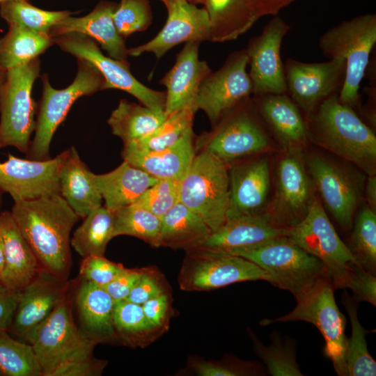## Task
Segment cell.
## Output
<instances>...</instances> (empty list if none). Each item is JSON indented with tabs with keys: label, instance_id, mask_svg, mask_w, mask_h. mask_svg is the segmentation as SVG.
Instances as JSON below:
<instances>
[{
	"label": "cell",
	"instance_id": "obj_28",
	"mask_svg": "<svg viewBox=\"0 0 376 376\" xmlns=\"http://www.w3.org/2000/svg\"><path fill=\"white\" fill-rule=\"evenodd\" d=\"M0 236L4 255L0 283L19 292L36 275L40 269L39 264L10 212L0 213Z\"/></svg>",
	"mask_w": 376,
	"mask_h": 376
},
{
	"label": "cell",
	"instance_id": "obj_1",
	"mask_svg": "<svg viewBox=\"0 0 376 376\" xmlns=\"http://www.w3.org/2000/svg\"><path fill=\"white\" fill-rule=\"evenodd\" d=\"M12 217L40 268L67 280L72 258L70 233L79 217L60 194L14 202Z\"/></svg>",
	"mask_w": 376,
	"mask_h": 376
},
{
	"label": "cell",
	"instance_id": "obj_3",
	"mask_svg": "<svg viewBox=\"0 0 376 376\" xmlns=\"http://www.w3.org/2000/svg\"><path fill=\"white\" fill-rule=\"evenodd\" d=\"M376 43V15L366 13L343 21L324 32L319 47L329 59L345 61V72L339 100L352 108L359 105V87Z\"/></svg>",
	"mask_w": 376,
	"mask_h": 376
},
{
	"label": "cell",
	"instance_id": "obj_13",
	"mask_svg": "<svg viewBox=\"0 0 376 376\" xmlns=\"http://www.w3.org/2000/svg\"><path fill=\"white\" fill-rule=\"evenodd\" d=\"M301 148H288L279 158L275 192L265 212L281 228L289 230L306 215L315 194Z\"/></svg>",
	"mask_w": 376,
	"mask_h": 376
},
{
	"label": "cell",
	"instance_id": "obj_9",
	"mask_svg": "<svg viewBox=\"0 0 376 376\" xmlns=\"http://www.w3.org/2000/svg\"><path fill=\"white\" fill-rule=\"evenodd\" d=\"M40 71L38 57L7 70L0 88V148L12 146L27 153L38 108L32 88Z\"/></svg>",
	"mask_w": 376,
	"mask_h": 376
},
{
	"label": "cell",
	"instance_id": "obj_52",
	"mask_svg": "<svg viewBox=\"0 0 376 376\" xmlns=\"http://www.w3.org/2000/svg\"><path fill=\"white\" fill-rule=\"evenodd\" d=\"M170 304L169 295L164 292L141 304L147 319L157 330L168 324Z\"/></svg>",
	"mask_w": 376,
	"mask_h": 376
},
{
	"label": "cell",
	"instance_id": "obj_19",
	"mask_svg": "<svg viewBox=\"0 0 376 376\" xmlns=\"http://www.w3.org/2000/svg\"><path fill=\"white\" fill-rule=\"evenodd\" d=\"M69 287L68 280L59 279L40 269L31 282L19 291L8 331L31 344L37 330L69 290Z\"/></svg>",
	"mask_w": 376,
	"mask_h": 376
},
{
	"label": "cell",
	"instance_id": "obj_7",
	"mask_svg": "<svg viewBox=\"0 0 376 376\" xmlns=\"http://www.w3.org/2000/svg\"><path fill=\"white\" fill-rule=\"evenodd\" d=\"M68 291L37 330L31 345L42 376H56L71 363L93 357L97 342L86 337L75 323Z\"/></svg>",
	"mask_w": 376,
	"mask_h": 376
},
{
	"label": "cell",
	"instance_id": "obj_32",
	"mask_svg": "<svg viewBox=\"0 0 376 376\" xmlns=\"http://www.w3.org/2000/svg\"><path fill=\"white\" fill-rule=\"evenodd\" d=\"M210 22V41L224 42L246 33L258 18L249 0H204Z\"/></svg>",
	"mask_w": 376,
	"mask_h": 376
},
{
	"label": "cell",
	"instance_id": "obj_56",
	"mask_svg": "<svg viewBox=\"0 0 376 376\" xmlns=\"http://www.w3.org/2000/svg\"><path fill=\"white\" fill-rule=\"evenodd\" d=\"M366 199L368 203V206L375 210L376 207V177L375 175H369L366 188Z\"/></svg>",
	"mask_w": 376,
	"mask_h": 376
},
{
	"label": "cell",
	"instance_id": "obj_25",
	"mask_svg": "<svg viewBox=\"0 0 376 376\" xmlns=\"http://www.w3.org/2000/svg\"><path fill=\"white\" fill-rule=\"evenodd\" d=\"M270 167L265 158L235 166L230 171V202L226 219L263 212L270 190Z\"/></svg>",
	"mask_w": 376,
	"mask_h": 376
},
{
	"label": "cell",
	"instance_id": "obj_17",
	"mask_svg": "<svg viewBox=\"0 0 376 376\" xmlns=\"http://www.w3.org/2000/svg\"><path fill=\"white\" fill-rule=\"evenodd\" d=\"M290 29L288 24L275 15L261 33L249 40L245 50L253 95L288 93L281 46Z\"/></svg>",
	"mask_w": 376,
	"mask_h": 376
},
{
	"label": "cell",
	"instance_id": "obj_2",
	"mask_svg": "<svg viewBox=\"0 0 376 376\" xmlns=\"http://www.w3.org/2000/svg\"><path fill=\"white\" fill-rule=\"evenodd\" d=\"M338 93L323 100L307 115L309 140L373 175L376 166V136L353 108L342 103Z\"/></svg>",
	"mask_w": 376,
	"mask_h": 376
},
{
	"label": "cell",
	"instance_id": "obj_21",
	"mask_svg": "<svg viewBox=\"0 0 376 376\" xmlns=\"http://www.w3.org/2000/svg\"><path fill=\"white\" fill-rule=\"evenodd\" d=\"M166 22L150 40L128 49V55L152 53L160 59L176 45L191 41H210V22L205 9L185 0H174L166 6Z\"/></svg>",
	"mask_w": 376,
	"mask_h": 376
},
{
	"label": "cell",
	"instance_id": "obj_45",
	"mask_svg": "<svg viewBox=\"0 0 376 376\" xmlns=\"http://www.w3.org/2000/svg\"><path fill=\"white\" fill-rule=\"evenodd\" d=\"M118 33L124 38L146 31L152 24V12L148 0H120L113 14Z\"/></svg>",
	"mask_w": 376,
	"mask_h": 376
},
{
	"label": "cell",
	"instance_id": "obj_38",
	"mask_svg": "<svg viewBox=\"0 0 376 376\" xmlns=\"http://www.w3.org/2000/svg\"><path fill=\"white\" fill-rule=\"evenodd\" d=\"M114 237L130 235L137 237L153 247L160 246L161 219L133 203L113 211Z\"/></svg>",
	"mask_w": 376,
	"mask_h": 376
},
{
	"label": "cell",
	"instance_id": "obj_36",
	"mask_svg": "<svg viewBox=\"0 0 376 376\" xmlns=\"http://www.w3.org/2000/svg\"><path fill=\"white\" fill-rule=\"evenodd\" d=\"M113 211L104 205L87 214L70 238V246L81 257L104 256L109 242L114 237Z\"/></svg>",
	"mask_w": 376,
	"mask_h": 376
},
{
	"label": "cell",
	"instance_id": "obj_26",
	"mask_svg": "<svg viewBox=\"0 0 376 376\" xmlns=\"http://www.w3.org/2000/svg\"><path fill=\"white\" fill-rule=\"evenodd\" d=\"M194 138L191 128L175 144L165 149L142 151L126 143L121 154L124 161L157 180L181 182L196 155Z\"/></svg>",
	"mask_w": 376,
	"mask_h": 376
},
{
	"label": "cell",
	"instance_id": "obj_23",
	"mask_svg": "<svg viewBox=\"0 0 376 376\" xmlns=\"http://www.w3.org/2000/svg\"><path fill=\"white\" fill-rule=\"evenodd\" d=\"M288 230L274 224L265 212L241 215L227 219L198 247L232 254L286 235Z\"/></svg>",
	"mask_w": 376,
	"mask_h": 376
},
{
	"label": "cell",
	"instance_id": "obj_37",
	"mask_svg": "<svg viewBox=\"0 0 376 376\" xmlns=\"http://www.w3.org/2000/svg\"><path fill=\"white\" fill-rule=\"evenodd\" d=\"M357 302L346 290L344 291L342 303L352 325V335L350 338H347L345 354L347 376H375L376 362L368 352L366 340V335L369 331L359 320Z\"/></svg>",
	"mask_w": 376,
	"mask_h": 376
},
{
	"label": "cell",
	"instance_id": "obj_58",
	"mask_svg": "<svg viewBox=\"0 0 376 376\" xmlns=\"http://www.w3.org/2000/svg\"><path fill=\"white\" fill-rule=\"evenodd\" d=\"M164 5L165 6H166L167 5H169L171 2L173 1L174 0H160ZM191 3H193V4H195V5H199V4H201L203 5V1L204 0H185Z\"/></svg>",
	"mask_w": 376,
	"mask_h": 376
},
{
	"label": "cell",
	"instance_id": "obj_6",
	"mask_svg": "<svg viewBox=\"0 0 376 376\" xmlns=\"http://www.w3.org/2000/svg\"><path fill=\"white\" fill-rule=\"evenodd\" d=\"M334 290L329 278L323 277L296 299L297 304L290 313L274 320L265 319L260 324L292 321H304L314 324L324 339V356L331 361L338 375L347 376L346 319L338 308Z\"/></svg>",
	"mask_w": 376,
	"mask_h": 376
},
{
	"label": "cell",
	"instance_id": "obj_41",
	"mask_svg": "<svg viewBox=\"0 0 376 376\" xmlns=\"http://www.w3.org/2000/svg\"><path fill=\"white\" fill-rule=\"evenodd\" d=\"M70 15L68 10H42L28 1L0 3V15L8 26L15 25L47 35L55 24Z\"/></svg>",
	"mask_w": 376,
	"mask_h": 376
},
{
	"label": "cell",
	"instance_id": "obj_55",
	"mask_svg": "<svg viewBox=\"0 0 376 376\" xmlns=\"http://www.w3.org/2000/svg\"><path fill=\"white\" fill-rule=\"evenodd\" d=\"M253 12L259 19L266 15H277L284 8L297 0H249Z\"/></svg>",
	"mask_w": 376,
	"mask_h": 376
},
{
	"label": "cell",
	"instance_id": "obj_20",
	"mask_svg": "<svg viewBox=\"0 0 376 376\" xmlns=\"http://www.w3.org/2000/svg\"><path fill=\"white\" fill-rule=\"evenodd\" d=\"M65 151L53 159L33 160L8 154L0 162V191L14 202L60 194L59 173Z\"/></svg>",
	"mask_w": 376,
	"mask_h": 376
},
{
	"label": "cell",
	"instance_id": "obj_33",
	"mask_svg": "<svg viewBox=\"0 0 376 376\" xmlns=\"http://www.w3.org/2000/svg\"><path fill=\"white\" fill-rule=\"evenodd\" d=\"M211 233L202 218L179 201L161 218L160 246L187 251L199 246Z\"/></svg>",
	"mask_w": 376,
	"mask_h": 376
},
{
	"label": "cell",
	"instance_id": "obj_30",
	"mask_svg": "<svg viewBox=\"0 0 376 376\" xmlns=\"http://www.w3.org/2000/svg\"><path fill=\"white\" fill-rule=\"evenodd\" d=\"M93 174L75 147L65 150L59 173L60 195L82 219L102 205V198Z\"/></svg>",
	"mask_w": 376,
	"mask_h": 376
},
{
	"label": "cell",
	"instance_id": "obj_12",
	"mask_svg": "<svg viewBox=\"0 0 376 376\" xmlns=\"http://www.w3.org/2000/svg\"><path fill=\"white\" fill-rule=\"evenodd\" d=\"M186 251L178 276L182 290H212L247 281L269 282V276L264 269L242 257L202 247Z\"/></svg>",
	"mask_w": 376,
	"mask_h": 376
},
{
	"label": "cell",
	"instance_id": "obj_59",
	"mask_svg": "<svg viewBox=\"0 0 376 376\" xmlns=\"http://www.w3.org/2000/svg\"><path fill=\"white\" fill-rule=\"evenodd\" d=\"M7 70H4L2 67L0 66V88L5 81L6 77Z\"/></svg>",
	"mask_w": 376,
	"mask_h": 376
},
{
	"label": "cell",
	"instance_id": "obj_47",
	"mask_svg": "<svg viewBox=\"0 0 376 376\" xmlns=\"http://www.w3.org/2000/svg\"><path fill=\"white\" fill-rule=\"evenodd\" d=\"M124 268L123 265L111 261L104 256H88L81 260L79 274L82 280L104 287Z\"/></svg>",
	"mask_w": 376,
	"mask_h": 376
},
{
	"label": "cell",
	"instance_id": "obj_4",
	"mask_svg": "<svg viewBox=\"0 0 376 376\" xmlns=\"http://www.w3.org/2000/svg\"><path fill=\"white\" fill-rule=\"evenodd\" d=\"M255 263L269 276L272 285L290 292L297 299L319 279L329 277L324 264L287 235L232 253Z\"/></svg>",
	"mask_w": 376,
	"mask_h": 376
},
{
	"label": "cell",
	"instance_id": "obj_18",
	"mask_svg": "<svg viewBox=\"0 0 376 376\" xmlns=\"http://www.w3.org/2000/svg\"><path fill=\"white\" fill-rule=\"evenodd\" d=\"M287 91L306 115L331 95L338 93L343 84L345 61L306 63L291 58L284 63Z\"/></svg>",
	"mask_w": 376,
	"mask_h": 376
},
{
	"label": "cell",
	"instance_id": "obj_8",
	"mask_svg": "<svg viewBox=\"0 0 376 376\" xmlns=\"http://www.w3.org/2000/svg\"><path fill=\"white\" fill-rule=\"evenodd\" d=\"M179 201L196 213L211 229L226 220L230 202L227 165L203 150L196 155L180 182Z\"/></svg>",
	"mask_w": 376,
	"mask_h": 376
},
{
	"label": "cell",
	"instance_id": "obj_16",
	"mask_svg": "<svg viewBox=\"0 0 376 376\" xmlns=\"http://www.w3.org/2000/svg\"><path fill=\"white\" fill-rule=\"evenodd\" d=\"M308 173L325 207L345 230L352 228L363 196L361 178L345 166L318 154L305 157Z\"/></svg>",
	"mask_w": 376,
	"mask_h": 376
},
{
	"label": "cell",
	"instance_id": "obj_35",
	"mask_svg": "<svg viewBox=\"0 0 376 376\" xmlns=\"http://www.w3.org/2000/svg\"><path fill=\"white\" fill-rule=\"evenodd\" d=\"M53 44L52 38L47 34L9 25L6 34L0 38V66L8 70L24 65Z\"/></svg>",
	"mask_w": 376,
	"mask_h": 376
},
{
	"label": "cell",
	"instance_id": "obj_48",
	"mask_svg": "<svg viewBox=\"0 0 376 376\" xmlns=\"http://www.w3.org/2000/svg\"><path fill=\"white\" fill-rule=\"evenodd\" d=\"M191 368L200 376H241L261 375L256 364L246 362H191Z\"/></svg>",
	"mask_w": 376,
	"mask_h": 376
},
{
	"label": "cell",
	"instance_id": "obj_27",
	"mask_svg": "<svg viewBox=\"0 0 376 376\" xmlns=\"http://www.w3.org/2000/svg\"><path fill=\"white\" fill-rule=\"evenodd\" d=\"M252 99L262 120L285 149L306 145L309 140L306 120L288 93L258 95Z\"/></svg>",
	"mask_w": 376,
	"mask_h": 376
},
{
	"label": "cell",
	"instance_id": "obj_57",
	"mask_svg": "<svg viewBox=\"0 0 376 376\" xmlns=\"http://www.w3.org/2000/svg\"><path fill=\"white\" fill-rule=\"evenodd\" d=\"M3 266H4L3 248L2 239L0 236V279L1 277L2 272H3Z\"/></svg>",
	"mask_w": 376,
	"mask_h": 376
},
{
	"label": "cell",
	"instance_id": "obj_29",
	"mask_svg": "<svg viewBox=\"0 0 376 376\" xmlns=\"http://www.w3.org/2000/svg\"><path fill=\"white\" fill-rule=\"evenodd\" d=\"M80 330L97 343L117 338L113 322L115 301L104 287L82 280L75 299Z\"/></svg>",
	"mask_w": 376,
	"mask_h": 376
},
{
	"label": "cell",
	"instance_id": "obj_5",
	"mask_svg": "<svg viewBox=\"0 0 376 376\" xmlns=\"http://www.w3.org/2000/svg\"><path fill=\"white\" fill-rule=\"evenodd\" d=\"M77 73L74 81L64 89L53 88L47 74L41 76L42 97L38 106L34 136L30 142L27 159H50L49 147L54 134L73 103L82 96L102 91L104 80L97 69L81 58H77Z\"/></svg>",
	"mask_w": 376,
	"mask_h": 376
},
{
	"label": "cell",
	"instance_id": "obj_61",
	"mask_svg": "<svg viewBox=\"0 0 376 376\" xmlns=\"http://www.w3.org/2000/svg\"><path fill=\"white\" fill-rule=\"evenodd\" d=\"M0 192H1V191H0ZM0 203H1V194H0Z\"/></svg>",
	"mask_w": 376,
	"mask_h": 376
},
{
	"label": "cell",
	"instance_id": "obj_51",
	"mask_svg": "<svg viewBox=\"0 0 376 376\" xmlns=\"http://www.w3.org/2000/svg\"><path fill=\"white\" fill-rule=\"evenodd\" d=\"M146 267L124 268L111 282L104 286L114 301L126 299Z\"/></svg>",
	"mask_w": 376,
	"mask_h": 376
},
{
	"label": "cell",
	"instance_id": "obj_34",
	"mask_svg": "<svg viewBox=\"0 0 376 376\" xmlns=\"http://www.w3.org/2000/svg\"><path fill=\"white\" fill-rule=\"evenodd\" d=\"M166 118L164 111L152 109L122 99L111 112L107 123L112 134L125 143L150 134Z\"/></svg>",
	"mask_w": 376,
	"mask_h": 376
},
{
	"label": "cell",
	"instance_id": "obj_22",
	"mask_svg": "<svg viewBox=\"0 0 376 376\" xmlns=\"http://www.w3.org/2000/svg\"><path fill=\"white\" fill-rule=\"evenodd\" d=\"M200 44L197 41L186 42L176 56L173 66L159 81L166 88V116L186 107L195 108L200 84L212 72L207 63L199 59Z\"/></svg>",
	"mask_w": 376,
	"mask_h": 376
},
{
	"label": "cell",
	"instance_id": "obj_24",
	"mask_svg": "<svg viewBox=\"0 0 376 376\" xmlns=\"http://www.w3.org/2000/svg\"><path fill=\"white\" fill-rule=\"evenodd\" d=\"M117 6V3L102 1L85 16L75 17L70 15L55 24L49 36L53 38L68 33H82L93 39L111 58L127 62L125 39L118 33L113 20Z\"/></svg>",
	"mask_w": 376,
	"mask_h": 376
},
{
	"label": "cell",
	"instance_id": "obj_60",
	"mask_svg": "<svg viewBox=\"0 0 376 376\" xmlns=\"http://www.w3.org/2000/svg\"><path fill=\"white\" fill-rule=\"evenodd\" d=\"M28 1V0H0V3L4 2H11V1Z\"/></svg>",
	"mask_w": 376,
	"mask_h": 376
},
{
	"label": "cell",
	"instance_id": "obj_53",
	"mask_svg": "<svg viewBox=\"0 0 376 376\" xmlns=\"http://www.w3.org/2000/svg\"><path fill=\"white\" fill-rule=\"evenodd\" d=\"M106 364L107 361L93 357L63 367L56 376H97L101 375Z\"/></svg>",
	"mask_w": 376,
	"mask_h": 376
},
{
	"label": "cell",
	"instance_id": "obj_11",
	"mask_svg": "<svg viewBox=\"0 0 376 376\" xmlns=\"http://www.w3.org/2000/svg\"><path fill=\"white\" fill-rule=\"evenodd\" d=\"M324 265L334 288H345L352 266L357 264L347 245L338 236L315 196L306 217L286 235Z\"/></svg>",
	"mask_w": 376,
	"mask_h": 376
},
{
	"label": "cell",
	"instance_id": "obj_46",
	"mask_svg": "<svg viewBox=\"0 0 376 376\" xmlns=\"http://www.w3.org/2000/svg\"><path fill=\"white\" fill-rule=\"evenodd\" d=\"M180 182L160 179L146 190L134 203L162 218L180 198Z\"/></svg>",
	"mask_w": 376,
	"mask_h": 376
},
{
	"label": "cell",
	"instance_id": "obj_15",
	"mask_svg": "<svg viewBox=\"0 0 376 376\" xmlns=\"http://www.w3.org/2000/svg\"><path fill=\"white\" fill-rule=\"evenodd\" d=\"M245 49L231 53L223 65L210 72L198 88L195 108L203 111L212 125L253 94Z\"/></svg>",
	"mask_w": 376,
	"mask_h": 376
},
{
	"label": "cell",
	"instance_id": "obj_10",
	"mask_svg": "<svg viewBox=\"0 0 376 376\" xmlns=\"http://www.w3.org/2000/svg\"><path fill=\"white\" fill-rule=\"evenodd\" d=\"M250 97L224 115L201 138L205 150L226 165L269 147L268 134Z\"/></svg>",
	"mask_w": 376,
	"mask_h": 376
},
{
	"label": "cell",
	"instance_id": "obj_50",
	"mask_svg": "<svg viewBox=\"0 0 376 376\" xmlns=\"http://www.w3.org/2000/svg\"><path fill=\"white\" fill-rule=\"evenodd\" d=\"M164 292L166 290L158 274L152 268L146 267L143 274L126 299L141 305Z\"/></svg>",
	"mask_w": 376,
	"mask_h": 376
},
{
	"label": "cell",
	"instance_id": "obj_39",
	"mask_svg": "<svg viewBox=\"0 0 376 376\" xmlns=\"http://www.w3.org/2000/svg\"><path fill=\"white\" fill-rule=\"evenodd\" d=\"M249 335L256 354L265 363L267 372L272 376H301L297 362L296 345L290 338L281 337L279 333L271 334V344L265 345L252 331Z\"/></svg>",
	"mask_w": 376,
	"mask_h": 376
},
{
	"label": "cell",
	"instance_id": "obj_43",
	"mask_svg": "<svg viewBox=\"0 0 376 376\" xmlns=\"http://www.w3.org/2000/svg\"><path fill=\"white\" fill-rule=\"evenodd\" d=\"M350 244L347 245L358 265L366 271L376 272V214L365 207L353 222Z\"/></svg>",
	"mask_w": 376,
	"mask_h": 376
},
{
	"label": "cell",
	"instance_id": "obj_42",
	"mask_svg": "<svg viewBox=\"0 0 376 376\" xmlns=\"http://www.w3.org/2000/svg\"><path fill=\"white\" fill-rule=\"evenodd\" d=\"M0 375L42 376L32 345L13 338L7 331H0Z\"/></svg>",
	"mask_w": 376,
	"mask_h": 376
},
{
	"label": "cell",
	"instance_id": "obj_14",
	"mask_svg": "<svg viewBox=\"0 0 376 376\" xmlns=\"http://www.w3.org/2000/svg\"><path fill=\"white\" fill-rule=\"evenodd\" d=\"M63 51L77 58L84 59L102 75V90L119 89L136 97L141 104L164 111L166 93L153 90L137 80L130 72V63L118 61L102 54L97 43L80 33H65L52 38Z\"/></svg>",
	"mask_w": 376,
	"mask_h": 376
},
{
	"label": "cell",
	"instance_id": "obj_31",
	"mask_svg": "<svg viewBox=\"0 0 376 376\" xmlns=\"http://www.w3.org/2000/svg\"><path fill=\"white\" fill-rule=\"evenodd\" d=\"M93 178L104 206L113 212L134 203L157 180L126 161L107 173H94Z\"/></svg>",
	"mask_w": 376,
	"mask_h": 376
},
{
	"label": "cell",
	"instance_id": "obj_54",
	"mask_svg": "<svg viewBox=\"0 0 376 376\" xmlns=\"http://www.w3.org/2000/svg\"><path fill=\"white\" fill-rule=\"evenodd\" d=\"M18 292L0 283V331H7L15 313Z\"/></svg>",
	"mask_w": 376,
	"mask_h": 376
},
{
	"label": "cell",
	"instance_id": "obj_40",
	"mask_svg": "<svg viewBox=\"0 0 376 376\" xmlns=\"http://www.w3.org/2000/svg\"><path fill=\"white\" fill-rule=\"evenodd\" d=\"M113 322L117 338L130 345H143L157 331L147 319L142 306L127 299L115 302Z\"/></svg>",
	"mask_w": 376,
	"mask_h": 376
},
{
	"label": "cell",
	"instance_id": "obj_49",
	"mask_svg": "<svg viewBox=\"0 0 376 376\" xmlns=\"http://www.w3.org/2000/svg\"><path fill=\"white\" fill-rule=\"evenodd\" d=\"M345 288H350L357 301H366L376 306V277L357 264L349 271Z\"/></svg>",
	"mask_w": 376,
	"mask_h": 376
},
{
	"label": "cell",
	"instance_id": "obj_44",
	"mask_svg": "<svg viewBox=\"0 0 376 376\" xmlns=\"http://www.w3.org/2000/svg\"><path fill=\"white\" fill-rule=\"evenodd\" d=\"M196 111L194 107H190L167 116L152 133L127 143L142 151H157L169 148L192 128Z\"/></svg>",
	"mask_w": 376,
	"mask_h": 376
}]
</instances>
